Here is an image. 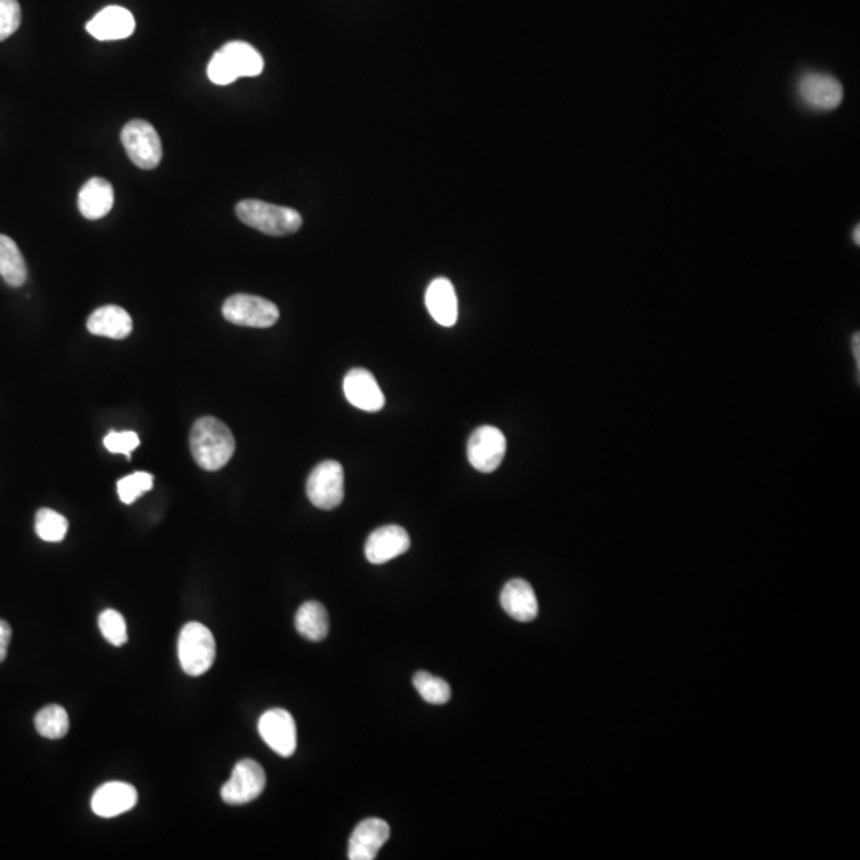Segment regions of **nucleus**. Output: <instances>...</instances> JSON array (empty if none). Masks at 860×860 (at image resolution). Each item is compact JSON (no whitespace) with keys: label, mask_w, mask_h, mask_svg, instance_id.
Segmentation results:
<instances>
[{"label":"nucleus","mask_w":860,"mask_h":860,"mask_svg":"<svg viewBox=\"0 0 860 860\" xmlns=\"http://www.w3.org/2000/svg\"><path fill=\"white\" fill-rule=\"evenodd\" d=\"M190 450L201 469L217 472L233 458L236 440L227 424L214 416H204L190 430Z\"/></svg>","instance_id":"1"},{"label":"nucleus","mask_w":860,"mask_h":860,"mask_svg":"<svg viewBox=\"0 0 860 860\" xmlns=\"http://www.w3.org/2000/svg\"><path fill=\"white\" fill-rule=\"evenodd\" d=\"M236 215L247 227L270 236L294 235L303 225V219L295 209L260 200L239 201Z\"/></svg>","instance_id":"2"},{"label":"nucleus","mask_w":860,"mask_h":860,"mask_svg":"<svg viewBox=\"0 0 860 860\" xmlns=\"http://www.w3.org/2000/svg\"><path fill=\"white\" fill-rule=\"evenodd\" d=\"M180 666L188 676H203L214 665L215 639L211 630L198 622L187 623L177 642Z\"/></svg>","instance_id":"3"},{"label":"nucleus","mask_w":860,"mask_h":860,"mask_svg":"<svg viewBox=\"0 0 860 860\" xmlns=\"http://www.w3.org/2000/svg\"><path fill=\"white\" fill-rule=\"evenodd\" d=\"M122 142L129 160L133 161L137 168L150 171L160 165L163 158L161 139L157 129L149 122L131 120L126 123L122 131Z\"/></svg>","instance_id":"4"},{"label":"nucleus","mask_w":860,"mask_h":860,"mask_svg":"<svg viewBox=\"0 0 860 860\" xmlns=\"http://www.w3.org/2000/svg\"><path fill=\"white\" fill-rule=\"evenodd\" d=\"M222 314L231 324L252 329H268L279 321L278 306L255 295H233L223 303Z\"/></svg>","instance_id":"5"},{"label":"nucleus","mask_w":860,"mask_h":860,"mask_svg":"<svg viewBox=\"0 0 860 860\" xmlns=\"http://www.w3.org/2000/svg\"><path fill=\"white\" fill-rule=\"evenodd\" d=\"M306 494L317 509H337L344 499V472L340 462L324 461L314 467L306 481Z\"/></svg>","instance_id":"6"},{"label":"nucleus","mask_w":860,"mask_h":860,"mask_svg":"<svg viewBox=\"0 0 860 860\" xmlns=\"http://www.w3.org/2000/svg\"><path fill=\"white\" fill-rule=\"evenodd\" d=\"M507 453V438L493 426L478 427L467 443V458L473 469L491 473L499 469Z\"/></svg>","instance_id":"7"},{"label":"nucleus","mask_w":860,"mask_h":860,"mask_svg":"<svg viewBox=\"0 0 860 860\" xmlns=\"http://www.w3.org/2000/svg\"><path fill=\"white\" fill-rule=\"evenodd\" d=\"M265 786L266 774L262 765L246 759L236 763L220 795L228 805H246L257 800L263 794Z\"/></svg>","instance_id":"8"},{"label":"nucleus","mask_w":860,"mask_h":860,"mask_svg":"<svg viewBox=\"0 0 860 860\" xmlns=\"http://www.w3.org/2000/svg\"><path fill=\"white\" fill-rule=\"evenodd\" d=\"M797 93L806 107L819 112L837 109L845 98L840 80L825 72H806L798 80Z\"/></svg>","instance_id":"9"},{"label":"nucleus","mask_w":860,"mask_h":860,"mask_svg":"<svg viewBox=\"0 0 860 860\" xmlns=\"http://www.w3.org/2000/svg\"><path fill=\"white\" fill-rule=\"evenodd\" d=\"M258 733L281 757H292L297 751V724L284 709L266 711L258 720Z\"/></svg>","instance_id":"10"},{"label":"nucleus","mask_w":860,"mask_h":860,"mask_svg":"<svg viewBox=\"0 0 860 860\" xmlns=\"http://www.w3.org/2000/svg\"><path fill=\"white\" fill-rule=\"evenodd\" d=\"M343 389L351 405L368 413L383 410L386 403L380 384L376 383L375 376L365 368H352L351 372L344 376Z\"/></svg>","instance_id":"11"},{"label":"nucleus","mask_w":860,"mask_h":860,"mask_svg":"<svg viewBox=\"0 0 860 860\" xmlns=\"http://www.w3.org/2000/svg\"><path fill=\"white\" fill-rule=\"evenodd\" d=\"M410 545V536L402 526L387 524L370 534L365 544V556L372 564L389 563L407 553Z\"/></svg>","instance_id":"12"},{"label":"nucleus","mask_w":860,"mask_h":860,"mask_svg":"<svg viewBox=\"0 0 860 860\" xmlns=\"http://www.w3.org/2000/svg\"><path fill=\"white\" fill-rule=\"evenodd\" d=\"M389 824L378 817H370L357 825L349 840L348 857L351 860L376 859L380 849L389 840Z\"/></svg>","instance_id":"13"},{"label":"nucleus","mask_w":860,"mask_h":860,"mask_svg":"<svg viewBox=\"0 0 860 860\" xmlns=\"http://www.w3.org/2000/svg\"><path fill=\"white\" fill-rule=\"evenodd\" d=\"M134 29H136V20L133 13L118 5L102 8L101 12L86 24L88 34L102 42L128 39L129 36H133Z\"/></svg>","instance_id":"14"},{"label":"nucleus","mask_w":860,"mask_h":860,"mask_svg":"<svg viewBox=\"0 0 860 860\" xmlns=\"http://www.w3.org/2000/svg\"><path fill=\"white\" fill-rule=\"evenodd\" d=\"M137 803V790L126 782H107L91 798V810L99 817H117L133 810Z\"/></svg>","instance_id":"15"},{"label":"nucleus","mask_w":860,"mask_h":860,"mask_svg":"<svg viewBox=\"0 0 860 860\" xmlns=\"http://www.w3.org/2000/svg\"><path fill=\"white\" fill-rule=\"evenodd\" d=\"M502 609L516 620L528 623L536 620L539 615V602L536 593L526 580L515 579L505 583L501 593Z\"/></svg>","instance_id":"16"},{"label":"nucleus","mask_w":860,"mask_h":860,"mask_svg":"<svg viewBox=\"0 0 860 860\" xmlns=\"http://www.w3.org/2000/svg\"><path fill=\"white\" fill-rule=\"evenodd\" d=\"M86 327L96 337L125 340L133 332V319L122 306L107 305L91 313Z\"/></svg>","instance_id":"17"},{"label":"nucleus","mask_w":860,"mask_h":860,"mask_svg":"<svg viewBox=\"0 0 860 860\" xmlns=\"http://www.w3.org/2000/svg\"><path fill=\"white\" fill-rule=\"evenodd\" d=\"M426 306L437 324L453 327L458 322V295L450 279L437 278L430 282L426 292Z\"/></svg>","instance_id":"18"},{"label":"nucleus","mask_w":860,"mask_h":860,"mask_svg":"<svg viewBox=\"0 0 860 860\" xmlns=\"http://www.w3.org/2000/svg\"><path fill=\"white\" fill-rule=\"evenodd\" d=\"M114 206V188L102 177H93L79 193L80 214L88 220L106 217Z\"/></svg>","instance_id":"19"},{"label":"nucleus","mask_w":860,"mask_h":860,"mask_svg":"<svg viewBox=\"0 0 860 860\" xmlns=\"http://www.w3.org/2000/svg\"><path fill=\"white\" fill-rule=\"evenodd\" d=\"M219 51L238 79L239 77H257V75L262 74L263 67H265L262 55L249 43L235 40V42L225 43Z\"/></svg>","instance_id":"20"},{"label":"nucleus","mask_w":860,"mask_h":860,"mask_svg":"<svg viewBox=\"0 0 860 860\" xmlns=\"http://www.w3.org/2000/svg\"><path fill=\"white\" fill-rule=\"evenodd\" d=\"M295 628L309 641H322L330 630L329 614L321 602L308 601L295 615Z\"/></svg>","instance_id":"21"},{"label":"nucleus","mask_w":860,"mask_h":860,"mask_svg":"<svg viewBox=\"0 0 860 860\" xmlns=\"http://www.w3.org/2000/svg\"><path fill=\"white\" fill-rule=\"evenodd\" d=\"M0 276L10 287H21L28 279V266L20 247L5 235H0Z\"/></svg>","instance_id":"22"},{"label":"nucleus","mask_w":860,"mask_h":860,"mask_svg":"<svg viewBox=\"0 0 860 860\" xmlns=\"http://www.w3.org/2000/svg\"><path fill=\"white\" fill-rule=\"evenodd\" d=\"M34 724H36L37 733L43 738L61 739L69 731V716L63 706L50 704L37 712Z\"/></svg>","instance_id":"23"},{"label":"nucleus","mask_w":860,"mask_h":860,"mask_svg":"<svg viewBox=\"0 0 860 860\" xmlns=\"http://www.w3.org/2000/svg\"><path fill=\"white\" fill-rule=\"evenodd\" d=\"M413 684L416 690L426 703L430 704H445L450 701L451 687L448 682L443 681L440 677L432 676L426 671H419L413 677Z\"/></svg>","instance_id":"24"},{"label":"nucleus","mask_w":860,"mask_h":860,"mask_svg":"<svg viewBox=\"0 0 860 860\" xmlns=\"http://www.w3.org/2000/svg\"><path fill=\"white\" fill-rule=\"evenodd\" d=\"M69 523L66 516L51 509H40L36 515V532L45 542H61L66 537Z\"/></svg>","instance_id":"25"},{"label":"nucleus","mask_w":860,"mask_h":860,"mask_svg":"<svg viewBox=\"0 0 860 860\" xmlns=\"http://www.w3.org/2000/svg\"><path fill=\"white\" fill-rule=\"evenodd\" d=\"M153 488V475L147 472L131 473L128 477L118 480L117 489L123 504H133L142 494L149 493Z\"/></svg>","instance_id":"26"},{"label":"nucleus","mask_w":860,"mask_h":860,"mask_svg":"<svg viewBox=\"0 0 860 860\" xmlns=\"http://www.w3.org/2000/svg\"><path fill=\"white\" fill-rule=\"evenodd\" d=\"M99 630L106 641L115 647H122L128 642L125 618L117 610H104L99 615Z\"/></svg>","instance_id":"27"},{"label":"nucleus","mask_w":860,"mask_h":860,"mask_svg":"<svg viewBox=\"0 0 860 860\" xmlns=\"http://www.w3.org/2000/svg\"><path fill=\"white\" fill-rule=\"evenodd\" d=\"M21 24L18 0H0V42L13 36Z\"/></svg>","instance_id":"28"},{"label":"nucleus","mask_w":860,"mask_h":860,"mask_svg":"<svg viewBox=\"0 0 860 860\" xmlns=\"http://www.w3.org/2000/svg\"><path fill=\"white\" fill-rule=\"evenodd\" d=\"M141 440H139V435L133 430H125V432H110L106 438H104V446H106V450H109L110 453L114 454H125L128 456L136 450L137 446H139Z\"/></svg>","instance_id":"29"},{"label":"nucleus","mask_w":860,"mask_h":860,"mask_svg":"<svg viewBox=\"0 0 860 860\" xmlns=\"http://www.w3.org/2000/svg\"><path fill=\"white\" fill-rule=\"evenodd\" d=\"M208 77L215 85H230V83L238 80L220 51H217L211 58V63L208 66Z\"/></svg>","instance_id":"30"},{"label":"nucleus","mask_w":860,"mask_h":860,"mask_svg":"<svg viewBox=\"0 0 860 860\" xmlns=\"http://www.w3.org/2000/svg\"><path fill=\"white\" fill-rule=\"evenodd\" d=\"M10 639H12V628L7 622L0 620V663L7 658Z\"/></svg>","instance_id":"31"},{"label":"nucleus","mask_w":860,"mask_h":860,"mask_svg":"<svg viewBox=\"0 0 860 860\" xmlns=\"http://www.w3.org/2000/svg\"><path fill=\"white\" fill-rule=\"evenodd\" d=\"M853 352L856 357L857 365H860V333L857 332L853 337Z\"/></svg>","instance_id":"32"},{"label":"nucleus","mask_w":860,"mask_h":860,"mask_svg":"<svg viewBox=\"0 0 860 860\" xmlns=\"http://www.w3.org/2000/svg\"><path fill=\"white\" fill-rule=\"evenodd\" d=\"M859 231H860V227H859V225H857L856 231H854V233H853V238H854V241H856V244L860 243Z\"/></svg>","instance_id":"33"}]
</instances>
